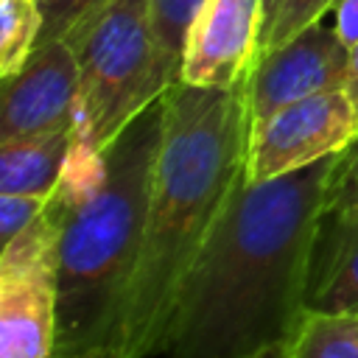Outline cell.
<instances>
[{"label":"cell","instance_id":"cell-4","mask_svg":"<svg viewBox=\"0 0 358 358\" xmlns=\"http://www.w3.org/2000/svg\"><path fill=\"white\" fill-rule=\"evenodd\" d=\"M64 42L78 59L73 148L98 154L134 115L162 98L157 87L151 0H112Z\"/></svg>","mask_w":358,"mask_h":358},{"label":"cell","instance_id":"cell-23","mask_svg":"<svg viewBox=\"0 0 358 358\" xmlns=\"http://www.w3.org/2000/svg\"><path fill=\"white\" fill-rule=\"evenodd\" d=\"M274 3H277V0H263V8H266V14H263V22H266V17L271 14V8H274Z\"/></svg>","mask_w":358,"mask_h":358},{"label":"cell","instance_id":"cell-3","mask_svg":"<svg viewBox=\"0 0 358 358\" xmlns=\"http://www.w3.org/2000/svg\"><path fill=\"white\" fill-rule=\"evenodd\" d=\"M162 131L165 101L157 98L103 151H70L56 185L67 213L53 358H84L112 341L143 246Z\"/></svg>","mask_w":358,"mask_h":358},{"label":"cell","instance_id":"cell-19","mask_svg":"<svg viewBox=\"0 0 358 358\" xmlns=\"http://www.w3.org/2000/svg\"><path fill=\"white\" fill-rule=\"evenodd\" d=\"M333 17H336L333 31L347 48H352L358 42V0H336Z\"/></svg>","mask_w":358,"mask_h":358},{"label":"cell","instance_id":"cell-15","mask_svg":"<svg viewBox=\"0 0 358 358\" xmlns=\"http://www.w3.org/2000/svg\"><path fill=\"white\" fill-rule=\"evenodd\" d=\"M333 6H336V0H277L271 14L263 22L260 53L280 48L288 39H294L299 31H305L308 25L322 22V17L327 11H333Z\"/></svg>","mask_w":358,"mask_h":358},{"label":"cell","instance_id":"cell-5","mask_svg":"<svg viewBox=\"0 0 358 358\" xmlns=\"http://www.w3.org/2000/svg\"><path fill=\"white\" fill-rule=\"evenodd\" d=\"M64 196L0 249V358H53L59 322V243Z\"/></svg>","mask_w":358,"mask_h":358},{"label":"cell","instance_id":"cell-17","mask_svg":"<svg viewBox=\"0 0 358 358\" xmlns=\"http://www.w3.org/2000/svg\"><path fill=\"white\" fill-rule=\"evenodd\" d=\"M322 210L358 218V137L344 151L336 154L330 176H327Z\"/></svg>","mask_w":358,"mask_h":358},{"label":"cell","instance_id":"cell-12","mask_svg":"<svg viewBox=\"0 0 358 358\" xmlns=\"http://www.w3.org/2000/svg\"><path fill=\"white\" fill-rule=\"evenodd\" d=\"M288 358H358V313L308 310L285 341Z\"/></svg>","mask_w":358,"mask_h":358},{"label":"cell","instance_id":"cell-1","mask_svg":"<svg viewBox=\"0 0 358 358\" xmlns=\"http://www.w3.org/2000/svg\"><path fill=\"white\" fill-rule=\"evenodd\" d=\"M333 157L235 187L168 324V358H249L285 344L305 313L308 266Z\"/></svg>","mask_w":358,"mask_h":358},{"label":"cell","instance_id":"cell-11","mask_svg":"<svg viewBox=\"0 0 358 358\" xmlns=\"http://www.w3.org/2000/svg\"><path fill=\"white\" fill-rule=\"evenodd\" d=\"M73 129L0 140V193L50 196L64 176Z\"/></svg>","mask_w":358,"mask_h":358},{"label":"cell","instance_id":"cell-20","mask_svg":"<svg viewBox=\"0 0 358 358\" xmlns=\"http://www.w3.org/2000/svg\"><path fill=\"white\" fill-rule=\"evenodd\" d=\"M344 90L352 101V109L358 115V42L350 48V70H347V81H344Z\"/></svg>","mask_w":358,"mask_h":358},{"label":"cell","instance_id":"cell-14","mask_svg":"<svg viewBox=\"0 0 358 358\" xmlns=\"http://www.w3.org/2000/svg\"><path fill=\"white\" fill-rule=\"evenodd\" d=\"M42 31L39 0H0V78L20 70Z\"/></svg>","mask_w":358,"mask_h":358},{"label":"cell","instance_id":"cell-7","mask_svg":"<svg viewBox=\"0 0 358 358\" xmlns=\"http://www.w3.org/2000/svg\"><path fill=\"white\" fill-rule=\"evenodd\" d=\"M350 48L333 28L308 25L280 48L260 53L243 81L252 123L305 101L310 95L338 90L347 81Z\"/></svg>","mask_w":358,"mask_h":358},{"label":"cell","instance_id":"cell-9","mask_svg":"<svg viewBox=\"0 0 358 358\" xmlns=\"http://www.w3.org/2000/svg\"><path fill=\"white\" fill-rule=\"evenodd\" d=\"M263 0H204L185 53L179 81L229 90L246 81L263 36Z\"/></svg>","mask_w":358,"mask_h":358},{"label":"cell","instance_id":"cell-13","mask_svg":"<svg viewBox=\"0 0 358 358\" xmlns=\"http://www.w3.org/2000/svg\"><path fill=\"white\" fill-rule=\"evenodd\" d=\"M201 6L204 0H151V22L157 39V87L162 95L179 81L185 42Z\"/></svg>","mask_w":358,"mask_h":358},{"label":"cell","instance_id":"cell-18","mask_svg":"<svg viewBox=\"0 0 358 358\" xmlns=\"http://www.w3.org/2000/svg\"><path fill=\"white\" fill-rule=\"evenodd\" d=\"M50 196H28V193H0V243H8L20 232H25L45 210Z\"/></svg>","mask_w":358,"mask_h":358},{"label":"cell","instance_id":"cell-16","mask_svg":"<svg viewBox=\"0 0 358 358\" xmlns=\"http://www.w3.org/2000/svg\"><path fill=\"white\" fill-rule=\"evenodd\" d=\"M112 0H39L42 8V31L39 42L67 39L84 25H90Z\"/></svg>","mask_w":358,"mask_h":358},{"label":"cell","instance_id":"cell-8","mask_svg":"<svg viewBox=\"0 0 358 358\" xmlns=\"http://www.w3.org/2000/svg\"><path fill=\"white\" fill-rule=\"evenodd\" d=\"M78 59L64 39L42 42L31 56L3 76L0 140L50 134L76 126Z\"/></svg>","mask_w":358,"mask_h":358},{"label":"cell","instance_id":"cell-22","mask_svg":"<svg viewBox=\"0 0 358 358\" xmlns=\"http://www.w3.org/2000/svg\"><path fill=\"white\" fill-rule=\"evenodd\" d=\"M84 358H123L115 347H98V350H92V352H87Z\"/></svg>","mask_w":358,"mask_h":358},{"label":"cell","instance_id":"cell-6","mask_svg":"<svg viewBox=\"0 0 358 358\" xmlns=\"http://www.w3.org/2000/svg\"><path fill=\"white\" fill-rule=\"evenodd\" d=\"M358 137V115L344 87L310 95L252 123L246 182H268L344 151Z\"/></svg>","mask_w":358,"mask_h":358},{"label":"cell","instance_id":"cell-10","mask_svg":"<svg viewBox=\"0 0 358 358\" xmlns=\"http://www.w3.org/2000/svg\"><path fill=\"white\" fill-rule=\"evenodd\" d=\"M305 308L358 313V218L322 210L310 249Z\"/></svg>","mask_w":358,"mask_h":358},{"label":"cell","instance_id":"cell-21","mask_svg":"<svg viewBox=\"0 0 358 358\" xmlns=\"http://www.w3.org/2000/svg\"><path fill=\"white\" fill-rule=\"evenodd\" d=\"M249 358H288V352H285V344H274V347H266Z\"/></svg>","mask_w":358,"mask_h":358},{"label":"cell","instance_id":"cell-2","mask_svg":"<svg viewBox=\"0 0 358 358\" xmlns=\"http://www.w3.org/2000/svg\"><path fill=\"white\" fill-rule=\"evenodd\" d=\"M165 131L154 168L140 257L112 341L123 358L165 352L179 288L246 176L252 117L246 87L165 90Z\"/></svg>","mask_w":358,"mask_h":358}]
</instances>
